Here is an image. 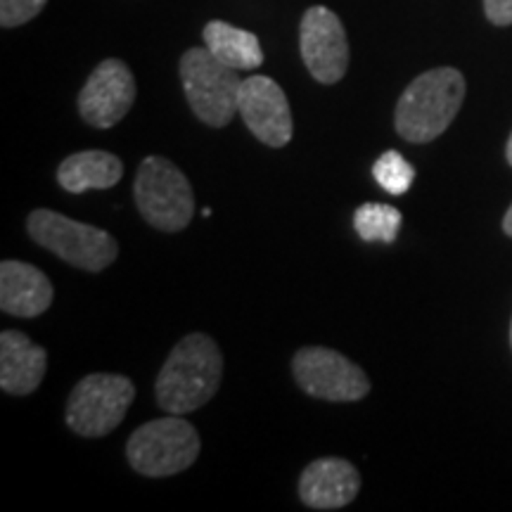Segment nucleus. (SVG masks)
I'll list each match as a JSON object with an SVG mask.
<instances>
[{
    "mask_svg": "<svg viewBox=\"0 0 512 512\" xmlns=\"http://www.w3.org/2000/svg\"><path fill=\"white\" fill-rule=\"evenodd\" d=\"M223 356L219 344L204 332L183 337L157 375V403L171 415H188L219 392Z\"/></svg>",
    "mask_w": 512,
    "mask_h": 512,
    "instance_id": "1",
    "label": "nucleus"
},
{
    "mask_svg": "<svg viewBox=\"0 0 512 512\" xmlns=\"http://www.w3.org/2000/svg\"><path fill=\"white\" fill-rule=\"evenodd\" d=\"M465 76L453 67H437L420 74L396 102L394 126L408 143H432L463 107Z\"/></svg>",
    "mask_w": 512,
    "mask_h": 512,
    "instance_id": "2",
    "label": "nucleus"
},
{
    "mask_svg": "<svg viewBox=\"0 0 512 512\" xmlns=\"http://www.w3.org/2000/svg\"><path fill=\"white\" fill-rule=\"evenodd\" d=\"M27 230L36 245L88 273L105 271L119 256V245L110 233L88 226V223L67 219L50 209L31 211Z\"/></svg>",
    "mask_w": 512,
    "mask_h": 512,
    "instance_id": "3",
    "label": "nucleus"
},
{
    "mask_svg": "<svg viewBox=\"0 0 512 512\" xmlns=\"http://www.w3.org/2000/svg\"><path fill=\"white\" fill-rule=\"evenodd\" d=\"M185 98L195 117L211 128H223L238 112L242 79L238 69L228 67L209 53V48H190L178 64Z\"/></svg>",
    "mask_w": 512,
    "mask_h": 512,
    "instance_id": "4",
    "label": "nucleus"
},
{
    "mask_svg": "<svg viewBox=\"0 0 512 512\" xmlns=\"http://www.w3.org/2000/svg\"><path fill=\"white\" fill-rule=\"evenodd\" d=\"M133 192L140 216L162 233H178L188 228L195 216L192 185L166 157H147L140 162Z\"/></svg>",
    "mask_w": 512,
    "mask_h": 512,
    "instance_id": "5",
    "label": "nucleus"
},
{
    "mask_svg": "<svg viewBox=\"0 0 512 512\" xmlns=\"http://www.w3.org/2000/svg\"><path fill=\"white\" fill-rule=\"evenodd\" d=\"M200 434L181 415L138 427L126 444L128 463L145 477H171L188 470L200 456Z\"/></svg>",
    "mask_w": 512,
    "mask_h": 512,
    "instance_id": "6",
    "label": "nucleus"
},
{
    "mask_svg": "<svg viewBox=\"0 0 512 512\" xmlns=\"http://www.w3.org/2000/svg\"><path fill=\"white\" fill-rule=\"evenodd\" d=\"M136 387L124 375L93 373L76 384L67 401V425L79 437H105L124 422Z\"/></svg>",
    "mask_w": 512,
    "mask_h": 512,
    "instance_id": "7",
    "label": "nucleus"
},
{
    "mask_svg": "<svg viewBox=\"0 0 512 512\" xmlns=\"http://www.w3.org/2000/svg\"><path fill=\"white\" fill-rule=\"evenodd\" d=\"M294 380L313 399L351 403L370 394V380L356 363L335 349L304 347L294 354Z\"/></svg>",
    "mask_w": 512,
    "mask_h": 512,
    "instance_id": "8",
    "label": "nucleus"
},
{
    "mask_svg": "<svg viewBox=\"0 0 512 512\" xmlns=\"http://www.w3.org/2000/svg\"><path fill=\"white\" fill-rule=\"evenodd\" d=\"M299 48H302L306 69L318 83L332 86L347 74V34L335 12L323 5H313L304 12L302 27H299Z\"/></svg>",
    "mask_w": 512,
    "mask_h": 512,
    "instance_id": "9",
    "label": "nucleus"
},
{
    "mask_svg": "<svg viewBox=\"0 0 512 512\" xmlns=\"http://www.w3.org/2000/svg\"><path fill=\"white\" fill-rule=\"evenodd\" d=\"M136 102V76L121 60H105L93 69L79 93V112L86 124L112 128Z\"/></svg>",
    "mask_w": 512,
    "mask_h": 512,
    "instance_id": "10",
    "label": "nucleus"
},
{
    "mask_svg": "<svg viewBox=\"0 0 512 512\" xmlns=\"http://www.w3.org/2000/svg\"><path fill=\"white\" fill-rule=\"evenodd\" d=\"M238 112L252 136L268 147H285L292 140V112L283 88L268 76L242 81Z\"/></svg>",
    "mask_w": 512,
    "mask_h": 512,
    "instance_id": "11",
    "label": "nucleus"
},
{
    "mask_svg": "<svg viewBox=\"0 0 512 512\" xmlns=\"http://www.w3.org/2000/svg\"><path fill=\"white\" fill-rule=\"evenodd\" d=\"M361 491V475L349 460L320 458L304 467L299 477V498L313 510H339Z\"/></svg>",
    "mask_w": 512,
    "mask_h": 512,
    "instance_id": "12",
    "label": "nucleus"
},
{
    "mask_svg": "<svg viewBox=\"0 0 512 512\" xmlns=\"http://www.w3.org/2000/svg\"><path fill=\"white\" fill-rule=\"evenodd\" d=\"M53 285L41 268L8 259L0 264V309L17 318H36L53 304Z\"/></svg>",
    "mask_w": 512,
    "mask_h": 512,
    "instance_id": "13",
    "label": "nucleus"
},
{
    "mask_svg": "<svg viewBox=\"0 0 512 512\" xmlns=\"http://www.w3.org/2000/svg\"><path fill=\"white\" fill-rule=\"evenodd\" d=\"M48 368L46 349L19 330L0 335V389L12 396H29L41 387Z\"/></svg>",
    "mask_w": 512,
    "mask_h": 512,
    "instance_id": "14",
    "label": "nucleus"
},
{
    "mask_svg": "<svg viewBox=\"0 0 512 512\" xmlns=\"http://www.w3.org/2000/svg\"><path fill=\"white\" fill-rule=\"evenodd\" d=\"M124 176V162L105 150H86L69 155L57 169V181L72 195L86 190L114 188Z\"/></svg>",
    "mask_w": 512,
    "mask_h": 512,
    "instance_id": "15",
    "label": "nucleus"
},
{
    "mask_svg": "<svg viewBox=\"0 0 512 512\" xmlns=\"http://www.w3.org/2000/svg\"><path fill=\"white\" fill-rule=\"evenodd\" d=\"M204 46L209 48V53L221 60L228 67L238 69V72H249L264 64V50L256 34L245 29L233 27V24L214 19L209 22L202 31Z\"/></svg>",
    "mask_w": 512,
    "mask_h": 512,
    "instance_id": "16",
    "label": "nucleus"
},
{
    "mask_svg": "<svg viewBox=\"0 0 512 512\" xmlns=\"http://www.w3.org/2000/svg\"><path fill=\"white\" fill-rule=\"evenodd\" d=\"M401 211L392 204L368 202L354 211V228L366 242H394L401 230Z\"/></svg>",
    "mask_w": 512,
    "mask_h": 512,
    "instance_id": "17",
    "label": "nucleus"
},
{
    "mask_svg": "<svg viewBox=\"0 0 512 512\" xmlns=\"http://www.w3.org/2000/svg\"><path fill=\"white\" fill-rule=\"evenodd\" d=\"M373 176L382 190L399 197L411 190L415 169L406 162V157H403L401 152L387 150L384 155L377 157V162L373 164Z\"/></svg>",
    "mask_w": 512,
    "mask_h": 512,
    "instance_id": "18",
    "label": "nucleus"
},
{
    "mask_svg": "<svg viewBox=\"0 0 512 512\" xmlns=\"http://www.w3.org/2000/svg\"><path fill=\"white\" fill-rule=\"evenodd\" d=\"M48 0H0V24L3 29H15L34 19L46 8Z\"/></svg>",
    "mask_w": 512,
    "mask_h": 512,
    "instance_id": "19",
    "label": "nucleus"
},
{
    "mask_svg": "<svg viewBox=\"0 0 512 512\" xmlns=\"http://www.w3.org/2000/svg\"><path fill=\"white\" fill-rule=\"evenodd\" d=\"M486 19L496 27H510L512 24V0H484Z\"/></svg>",
    "mask_w": 512,
    "mask_h": 512,
    "instance_id": "20",
    "label": "nucleus"
},
{
    "mask_svg": "<svg viewBox=\"0 0 512 512\" xmlns=\"http://www.w3.org/2000/svg\"><path fill=\"white\" fill-rule=\"evenodd\" d=\"M503 233L508 235V238H512V204H510V209L505 211V216H503Z\"/></svg>",
    "mask_w": 512,
    "mask_h": 512,
    "instance_id": "21",
    "label": "nucleus"
},
{
    "mask_svg": "<svg viewBox=\"0 0 512 512\" xmlns=\"http://www.w3.org/2000/svg\"><path fill=\"white\" fill-rule=\"evenodd\" d=\"M505 159H508V164L512 166V133L508 138V145H505Z\"/></svg>",
    "mask_w": 512,
    "mask_h": 512,
    "instance_id": "22",
    "label": "nucleus"
},
{
    "mask_svg": "<svg viewBox=\"0 0 512 512\" xmlns=\"http://www.w3.org/2000/svg\"><path fill=\"white\" fill-rule=\"evenodd\" d=\"M510 344H512V323H510Z\"/></svg>",
    "mask_w": 512,
    "mask_h": 512,
    "instance_id": "23",
    "label": "nucleus"
}]
</instances>
